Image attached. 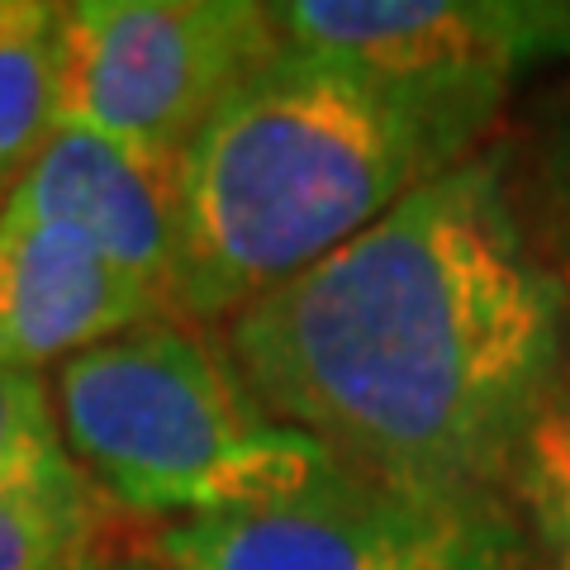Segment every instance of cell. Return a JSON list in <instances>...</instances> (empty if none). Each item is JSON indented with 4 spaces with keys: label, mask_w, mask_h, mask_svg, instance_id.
<instances>
[{
    "label": "cell",
    "mask_w": 570,
    "mask_h": 570,
    "mask_svg": "<svg viewBox=\"0 0 570 570\" xmlns=\"http://www.w3.org/2000/svg\"><path fill=\"white\" fill-rule=\"evenodd\" d=\"M566 309L499 167L466 157L238 309L228 362L333 466L428 499H490L557 400Z\"/></svg>",
    "instance_id": "obj_1"
},
{
    "label": "cell",
    "mask_w": 570,
    "mask_h": 570,
    "mask_svg": "<svg viewBox=\"0 0 570 570\" xmlns=\"http://www.w3.org/2000/svg\"><path fill=\"white\" fill-rule=\"evenodd\" d=\"M494 115L285 43L181 153L176 314L224 318L466 163Z\"/></svg>",
    "instance_id": "obj_2"
},
{
    "label": "cell",
    "mask_w": 570,
    "mask_h": 570,
    "mask_svg": "<svg viewBox=\"0 0 570 570\" xmlns=\"http://www.w3.org/2000/svg\"><path fill=\"white\" fill-rule=\"evenodd\" d=\"M52 414L86 485L163 523L276 504L333 466L314 438L247 395L228 352L186 318H157L62 362Z\"/></svg>",
    "instance_id": "obj_3"
},
{
    "label": "cell",
    "mask_w": 570,
    "mask_h": 570,
    "mask_svg": "<svg viewBox=\"0 0 570 570\" xmlns=\"http://www.w3.org/2000/svg\"><path fill=\"white\" fill-rule=\"evenodd\" d=\"M281 48L276 6L253 0H77L62 6L58 124L181 163Z\"/></svg>",
    "instance_id": "obj_4"
},
{
    "label": "cell",
    "mask_w": 570,
    "mask_h": 570,
    "mask_svg": "<svg viewBox=\"0 0 570 570\" xmlns=\"http://www.w3.org/2000/svg\"><path fill=\"white\" fill-rule=\"evenodd\" d=\"M153 570H528L490 499H428L343 466L262 509L163 523Z\"/></svg>",
    "instance_id": "obj_5"
},
{
    "label": "cell",
    "mask_w": 570,
    "mask_h": 570,
    "mask_svg": "<svg viewBox=\"0 0 570 570\" xmlns=\"http://www.w3.org/2000/svg\"><path fill=\"white\" fill-rule=\"evenodd\" d=\"M276 24L295 48L490 115L513 77L570 52V10L523 0H291Z\"/></svg>",
    "instance_id": "obj_6"
},
{
    "label": "cell",
    "mask_w": 570,
    "mask_h": 570,
    "mask_svg": "<svg viewBox=\"0 0 570 570\" xmlns=\"http://www.w3.org/2000/svg\"><path fill=\"white\" fill-rule=\"evenodd\" d=\"M0 209L62 224L176 314L181 276V163L58 124ZM181 318V314H176Z\"/></svg>",
    "instance_id": "obj_7"
},
{
    "label": "cell",
    "mask_w": 570,
    "mask_h": 570,
    "mask_svg": "<svg viewBox=\"0 0 570 570\" xmlns=\"http://www.w3.org/2000/svg\"><path fill=\"white\" fill-rule=\"evenodd\" d=\"M157 318L176 314L81 234L0 209V366L43 376Z\"/></svg>",
    "instance_id": "obj_8"
},
{
    "label": "cell",
    "mask_w": 570,
    "mask_h": 570,
    "mask_svg": "<svg viewBox=\"0 0 570 570\" xmlns=\"http://www.w3.org/2000/svg\"><path fill=\"white\" fill-rule=\"evenodd\" d=\"M62 6L0 0V205L58 129Z\"/></svg>",
    "instance_id": "obj_9"
},
{
    "label": "cell",
    "mask_w": 570,
    "mask_h": 570,
    "mask_svg": "<svg viewBox=\"0 0 570 570\" xmlns=\"http://www.w3.org/2000/svg\"><path fill=\"white\" fill-rule=\"evenodd\" d=\"M105 499L58 466L0 494V570H96Z\"/></svg>",
    "instance_id": "obj_10"
},
{
    "label": "cell",
    "mask_w": 570,
    "mask_h": 570,
    "mask_svg": "<svg viewBox=\"0 0 570 570\" xmlns=\"http://www.w3.org/2000/svg\"><path fill=\"white\" fill-rule=\"evenodd\" d=\"M67 448L52 414V385L39 371L0 366V494L67 466Z\"/></svg>",
    "instance_id": "obj_11"
},
{
    "label": "cell",
    "mask_w": 570,
    "mask_h": 570,
    "mask_svg": "<svg viewBox=\"0 0 570 570\" xmlns=\"http://www.w3.org/2000/svg\"><path fill=\"white\" fill-rule=\"evenodd\" d=\"M519 466H523L532 504L570 494V395L547 404V414L528 433V448L519 456Z\"/></svg>",
    "instance_id": "obj_12"
},
{
    "label": "cell",
    "mask_w": 570,
    "mask_h": 570,
    "mask_svg": "<svg viewBox=\"0 0 570 570\" xmlns=\"http://www.w3.org/2000/svg\"><path fill=\"white\" fill-rule=\"evenodd\" d=\"M538 513H542L547 547L557 551L561 570H570V494H561V499H542V504H538Z\"/></svg>",
    "instance_id": "obj_13"
},
{
    "label": "cell",
    "mask_w": 570,
    "mask_h": 570,
    "mask_svg": "<svg viewBox=\"0 0 570 570\" xmlns=\"http://www.w3.org/2000/svg\"><path fill=\"white\" fill-rule=\"evenodd\" d=\"M124 570H153V566H148V561H138V566H124Z\"/></svg>",
    "instance_id": "obj_14"
}]
</instances>
